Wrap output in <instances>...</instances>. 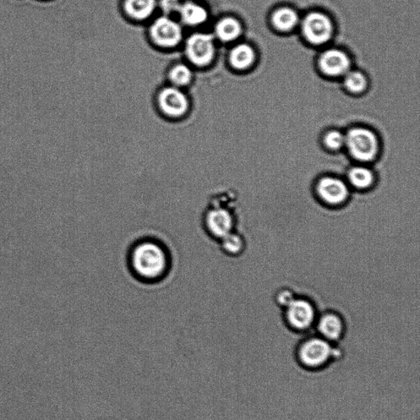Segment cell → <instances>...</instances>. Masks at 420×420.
<instances>
[{
    "label": "cell",
    "instance_id": "obj_1",
    "mask_svg": "<svg viewBox=\"0 0 420 420\" xmlns=\"http://www.w3.org/2000/svg\"><path fill=\"white\" fill-rule=\"evenodd\" d=\"M128 267L136 280L156 283L165 280L171 268L168 247L159 240L143 238L135 242L128 252Z\"/></svg>",
    "mask_w": 420,
    "mask_h": 420
},
{
    "label": "cell",
    "instance_id": "obj_2",
    "mask_svg": "<svg viewBox=\"0 0 420 420\" xmlns=\"http://www.w3.org/2000/svg\"><path fill=\"white\" fill-rule=\"evenodd\" d=\"M202 223L205 232L215 241L220 240L234 231L236 217L233 212L225 204V198L216 195L210 199L204 211Z\"/></svg>",
    "mask_w": 420,
    "mask_h": 420
},
{
    "label": "cell",
    "instance_id": "obj_3",
    "mask_svg": "<svg viewBox=\"0 0 420 420\" xmlns=\"http://www.w3.org/2000/svg\"><path fill=\"white\" fill-rule=\"evenodd\" d=\"M334 343L321 337L307 338L297 349V362L304 368L311 370L322 369L337 356Z\"/></svg>",
    "mask_w": 420,
    "mask_h": 420
},
{
    "label": "cell",
    "instance_id": "obj_4",
    "mask_svg": "<svg viewBox=\"0 0 420 420\" xmlns=\"http://www.w3.org/2000/svg\"><path fill=\"white\" fill-rule=\"evenodd\" d=\"M345 144L354 159L362 162L373 160L378 152V140L372 132L354 128L346 136Z\"/></svg>",
    "mask_w": 420,
    "mask_h": 420
},
{
    "label": "cell",
    "instance_id": "obj_5",
    "mask_svg": "<svg viewBox=\"0 0 420 420\" xmlns=\"http://www.w3.org/2000/svg\"><path fill=\"white\" fill-rule=\"evenodd\" d=\"M188 58L195 65L203 67L215 58L216 48L214 37L207 34H194L188 37L185 45Z\"/></svg>",
    "mask_w": 420,
    "mask_h": 420
},
{
    "label": "cell",
    "instance_id": "obj_6",
    "mask_svg": "<svg viewBox=\"0 0 420 420\" xmlns=\"http://www.w3.org/2000/svg\"><path fill=\"white\" fill-rule=\"evenodd\" d=\"M150 32L153 41L165 48L177 46L183 37L181 24L166 15L155 20L151 24Z\"/></svg>",
    "mask_w": 420,
    "mask_h": 420
},
{
    "label": "cell",
    "instance_id": "obj_7",
    "mask_svg": "<svg viewBox=\"0 0 420 420\" xmlns=\"http://www.w3.org/2000/svg\"><path fill=\"white\" fill-rule=\"evenodd\" d=\"M286 308V319L292 329L302 332L309 329L314 323L315 309L307 299H294Z\"/></svg>",
    "mask_w": 420,
    "mask_h": 420
},
{
    "label": "cell",
    "instance_id": "obj_8",
    "mask_svg": "<svg viewBox=\"0 0 420 420\" xmlns=\"http://www.w3.org/2000/svg\"><path fill=\"white\" fill-rule=\"evenodd\" d=\"M302 31L305 38L314 45H323L332 35L330 19L320 13H311L303 20Z\"/></svg>",
    "mask_w": 420,
    "mask_h": 420
},
{
    "label": "cell",
    "instance_id": "obj_9",
    "mask_svg": "<svg viewBox=\"0 0 420 420\" xmlns=\"http://www.w3.org/2000/svg\"><path fill=\"white\" fill-rule=\"evenodd\" d=\"M160 110L168 116L178 118L184 116L189 108V101L185 93L177 86L163 88L158 97Z\"/></svg>",
    "mask_w": 420,
    "mask_h": 420
},
{
    "label": "cell",
    "instance_id": "obj_10",
    "mask_svg": "<svg viewBox=\"0 0 420 420\" xmlns=\"http://www.w3.org/2000/svg\"><path fill=\"white\" fill-rule=\"evenodd\" d=\"M315 189L319 199L332 206L344 203L350 195L347 185L341 179L332 177L321 178Z\"/></svg>",
    "mask_w": 420,
    "mask_h": 420
},
{
    "label": "cell",
    "instance_id": "obj_11",
    "mask_svg": "<svg viewBox=\"0 0 420 420\" xmlns=\"http://www.w3.org/2000/svg\"><path fill=\"white\" fill-rule=\"evenodd\" d=\"M319 64L324 73L337 76L347 73L350 60L346 53L338 50H330L322 54Z\"/></svg>",
    "mask_w": 420,
    "mask_h": 420
},
{
    "label": "cell",
    "instance_id": "obj_12",
    "mask_svg": "<svg viewBox=\"0 0 420 420\" xmlns=\"http://www.w3.org/2000/svg\"><path fill=\"white\" fill-rule=\"evenodd\" d=\"M320 337L332 343L339 341L344 334V323L339 315L327 313L322 316L317 324Z\"/></svg>",
    "mask_w": 420,
    "mask_h": 420
},
{
    "label": "cell",
    "instance_id": "obj_13",
    "mask_svg": "<svg viewBox=\"0 0 420 420\" xmlns=\"http://www.w3.org/2000/svg\"><path fill=\"white\" fill-rule=\"evenodd\" d=\"M178 14L183 24L190 26L203 25L209 17L204 7L193 2L182 4Z\"/></svg>",
    "mask_w": 420,
    "mask_h": 420
},
{
    "label": "cell",
    "instance_id": "obj_14",
    "mask_svg": "<svg viewBox=\"0 0 420 420\" xmlns=\"http://www.w3.org/2000/svg\"><path fill=\"white\" fill-rule=\"evenodd\" d=\"M215 36L222 42L236 41L242 34V26L233 18L222 19L215 25Z\"/></svg>",
    "mask_w": 420,
    "mask_h": 420
},
{
    "label": "cell",
    "instance_id": "obj_15",
    "mask_svg": "<svg viewBox=\"0 0 420 420\" xmlns=\"http://www.w3.org/2000/svg\"><path fill=\"white\" fill-rule=\"evenodd\" d=\"M124 7L130 18L144 20L148 19L155 12L157 1L156 0H126Z\"/></svg>",
    "mask_w": 420,
    "mask_h": 420
},
{
    "label": "cell",
    "instance_id": "obj_16",
    "mask_svg": "<svg viewBox=\"0 0 420 420\" xmlns=\"http://www.w3.org/2000/svg\"><path fill=\"white\" fill-rule=\"evenodd\" d=\"M255 58L253 48L247 43H240L229 54L232 66L238 70H245L252 66Z\"/></svg>",
    "mask_w": 420,
    "mask_h": 420
},
{
    "label": "cell",
    "instance_id": "obj_17",
    "mask_svg": "<svg viewBox=\"0 0 420 420\" xmlns=\"http://www.w3.org/2000/svg\"><path fill=\"white\" fill-rule=\"evenodd\" d=\"M348 181L354 188L367 190L372 187L374 175L370 169L364 167H354L348 173Z\"/></svg>",
    "mask_w": 420,
    "mask_h": 420
},
{
    "label": "cell",
    "instance_id": "obj_18",
    "mask_svg": "<svg viewBox=\"0 0 420 420\" xmlns=\"http://www.w3.org/2000/svg\"><path fill=\"white\" fill-rule=\"evenodd\" d=\"M299 21L298 15L294 10L289 8L278 9L272 16V23L278 30L291 31Z\"/></svg>",
    "mask_w": 420,
    "mask_h": 420
},
{
    "label": "cell",
    "instance_id": "obj_19",
    "mask_svg": "<svg viewBox=\"0 0 420 420\" xmlns=\"http://www.w3.org/2000/svg\"><path fill=\"white\" fill-rule=\"evenodd\" d=\"M222 252L229 256H237L243 252L245 242L242 235L233 231L219 242Z\"/></svg>",
    "mask_w": 420,
    "mask_h": 420
},
{
    "label": "cell",
    "instance_id": "obj_20",
    "mask_svg": "<svg viewBox=\"0 0 420 420\" xmlns=\"http://www.w3.org/2000/svg\"><path fill=\"white\" fill-rule=\"evenodd\" d=\"M193 73L187 65L179 63L175 65L169 73V79L174 86L182 87L188 85L192 81Z\"/></svg>",
    "mask_w": 420,
    "mask_h": 420
},
{
    "label": "cell",
    "instance_id": "obj_21",
    "mask_svg": "<svg viewBox=\"0 0 420 420\" xmlns=\"http://www.w3.org/2000/svg\"><path fill=\"white\" fill-rule=\"evenodd\" d=\"M345 85L349 91L361 92L367 86V80L363 74L358 72L346 73Z\"/></svg>",
    "mask_w": 420,
    "mask_h": 420
},
{
    "label": "cell",
    "instance_id": "obj_22",
    "mask_svg": "<svg viewBox=\"0 0 420 420\" xmlns=\"http://www.w3.org/2000/svg\"><path fill=\"white\" fill-rule=\"evenodd\" d=\"M346 143V136L341 133L334 130L329 134H327L325 138V144L332 150L340 149Z\"/></svg>",
    "mask_w": 420,
    "mask_h": 420
},
{
    "label": "cell",
    "instance_id": "obj_23",
    "mask_svg": "<svg viewBox=\"0 0 420 420\" xmlns=\"http://www.w3.org/2000/svg\"><path fill=\"white\" fill-rule=\"evenodd\" d=\"M181 5L180 0H160V7L163 13L169 17L174 14H178Z\"/></svg>",
    "mask_w": 420,
    "mask_h": 420
},
{
    "label": "cell",
    "instance_id": "obj_24",
    "mask_svg": "<svg viewBox=\"0 0 420 420\" xmlns=\"http://www.w3.org/2000/svg\"><path fill=\"white\" fill-rule=\"evenodd\" d=\"M277 299L278 303L282 305V307H287L293 301L294 297L291 292L285 290L278 294Z\"/></svg>",
    "mask_w": 420,
    "mask_h": 420
}]
</instances>
